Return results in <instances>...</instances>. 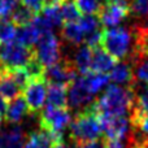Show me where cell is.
Listing matches in <instances>:
<instances>
[{
	"label": "cell",
	"instance_id": "1",
	"mask_svg": "<svg viewBox=\"0 0 148 148\" xmlns=\"http://www.w3.org/2000/svg\"><path fill=\"white\" fill-rule=\"evenodd\" d=\"M99 116H123L133 113L135 107L134 86L109 84L104 94L92 103Z\"/></svg>",
	"mask_w": 148,
	"mask_h": 148
},
{
	"label": "cell",
	"instance_id": "2",
	"mask_svg": "<svg viewBox=\"0 0 148 148\" xmlns=\"http://www.w3.org/2000/svg\"><path fill=\"white\" fill-rule=\"evenodd\" d=\"M103 134V126L99 114L94 109L92 104L87 108L82 109L74 120L70 122V133L69 136L73 143L82 144L87 142L96 140Z\"/></svg>",
	"mask_w": 148,
	"mask_h": 148
},
{
	"label": "cell",
	"instance_id": "3",
	"mask_svg": "<svg viewBox=\"0 0 148 148\" xmlns=\"http://www.w3.org/2000/svg\"><path fill=\"white\" fill-rule=\"evenodd\" d=\"M133 44L134 35L129 29L116 26L103 30L100 46L116 60H125L129 55H131Z\"/></svg>",
	"mask_w": 148,
	"mask_h": 148
},
{
	"label": "cell",
	"instance_id": "4",
	"mask_svg": "<svg viewBox=\"0 0 148 148\" xmlns=\"http://www.w3.org/2000/svg\"><path fill=\"white\" fill-rule=\"evenodd\" d=\"M34 56H35V49L22 46L16 40L0 44V62L4 69L23 68Z\"/></svg>",
	"mask_w": 148,
	"mask_h": 148
},
{
	"label": "cell",
	"instance_id": "5",
	"mask_svg": "<svg viewBox=\"0 0 148 148\" xmlns=\"http://www.w3.org/2000/svg\"><path fill=\"white\" fill-rule=\"evenodd\" d=\"M70 122H72V116L69 108H55L48 104L42 108L39 125L43 130L62 136V133L70 125Z\"/></svg>",
	"mask_w": 148,
	"mask_h": 148
},
{
	"label": "cell",
	"instance_id": "6",
	"mask_svg": "<svg viewBox=\"0 0 148 148\" xmlns=\"http://www.w3.org/2000/svg\"><path fill=\"white\" fill-rule=\"evenodd\" d=\"M35 56L46 69L57 64L61 60V46L57 36L52 31L40 35L36 43Z\"/></svg>",
	"mask_w": 148,
	"mask_h": 148
},
{
	"label": "cell",
	"instance_id": "7",
	"mask_svg": "<svg viewBox=\"0 0 148 148\" xmlns=\"http://www.w3.org/2000/svg\"><path fill=\"white\" fill-rule=\"evenodd\" d=\"M47 88H48V83L46 78L30 79L27 84L23 87V99L27 104L29 112L36 113L42 110L47 99Z\"/></svg>",
	"mask_w": 148,
	"mask_h": 148
},
{
	"label": "cell",
	"instance_id": "8",
	"mask_svg": "<svg viewBox=\"0 0 148 148\" xmlns=\"http://www.w3.org/2000/svg\"><path fill=\"white\" fill-rule=\"evenodd\" d=\"M130 13L129 0H112L103 5L97 16H99L101 25L108 26V27H116Z\"/></svg>",
	"mask_w": 148,
	"mask_h": 148
},
{
	"label": "cell",
	"instance_id": "9",
	"mask_svg": "<svg viewBox=\"0 0 148 148\" xmlns=\"http://www.w3.org/2000/svg\"><path fill=\"white\" fill-rule=\"evenodd\" d=\"M95 95L88 90L83 77H77L68 86V105L74 109H84L95 101Z\"/></svg>",
	"mask_w": 148,
	"mask_h": 148
},
{
	"label": "cell",
	"instance_id": "10",
	"mask_svg": "<svg viewBox=\"0 0 148 148\" xmlns=\"http://www.w3.org/2000/svg\"><path fill=\"white\" fill-rule=\"evenodd\" d=\"M103 126V133L107 140L126 139L130 134L131 122L123 116H99Z\"/></svg>",
	"mask_w": 148,
	"mask_h": 148
},
{
	"label": "cell",
	"instance_id": "11",
	"mask_svg": "<svg viewBox=\"0 0 148 148\" xmlns=\"http://www.w3.org/2000/svg\"><path fill=\"white\" fill-rule=\"evenodd\" d=\"M75 66L70 60H60L57 64L52 65L51 68L46 70V78L47 83H55V84H65L69 86L70 83L77 78Z\"/></svg>",
	"mask_w": 148,
	"mask_h": 148
},
{
	"label": "cell",
	"instance_id": "12",
	"mask_svg": "<svg viewBox=\"0 0 148 148\" xmlns=\"http://www.w3.org/2000/svg\"><path fill=\"white\" fill-rule=\"evenodd\" d=\"M60 142H62V136L42 129L39 131H33L29 134L23 148H52Z\"/></svg>",
	"mask_w": 148,
	"mask_h": 148
},
{
	"label": "cell",
	"instance_id": "13",
	"mask_svg": "<svg viewBox=\"0 0 148 148\" xmlns=\"http://www.w3.org/2000/svg\"><path fill=\"white\" fill-rule=\"evenodd\" d=\"M116 65V59L110 56L101 46L92 48V62H91V72L105 73L108 74Z\"/></svg>",
	"mask_w": 148,
	"mask_h": 148
},
{
	"label": "cell",
	"instance_id": "14",
	"mask_svg": "<svg viewBox=\"0 0 148 148\" xmlns=\"http://www.w3.org/2000/svg\"><path fill=\"white\" fill-rule=\"evenodd\" d=\"M109 78L114 84H120V86H134L135 84L134 69L130 62L116 64L110 70Z\"/></svg>",
	"mask_w": 148,
	"mask_h": 148
},
{
	"label": "cell",
	"instance_id": "15",
	"mask_svg": "<svg viewBox=\"0 0 148 148\" xmlns=\"http://www.w3.org/2000/svg\"><path fill=\"white\" fill-rule=\"evenodd\" d=\"M25 139L22 127L13 125L7 130L0 131V148H23Z\"/></svg>",
	"mask_w": 148,
	"mask_h": 148
},
{
	"label": "cell",
	"instance_id": "16",
	"mask_svg": "<svg viewBox=\"0 0 148 148\" xmlns=\"http://www.w3.org/2000/svg\"><path fill=\"white\" fill-rule=\"evenodd\" d=\"M70 61L73 62L77 72L81 75L91 72L92 48L90 46H87L86 43L82 44V46H78V48L75 49V52L73 55V59H70Z\"/></svg>",
	"mask_w": 148,
	"mask_h": 148
},
{
	"label": "cell",
	"instance_id": "17",
	"mask_svg": "<svg viewBox=\"0 0 148 148\" xmlns=\"http://www.w3.org/2000/svg\"><path fill=\"white\" fill-rule=\"evenodd\" d=\"M27 112H29V108L23 96H17L16 99L9 101L4 117L9 123L17 125V123H20L23 120V117L27 114Z\"/></svg>",
	"mask_w": 148,
	"mask_h": 148
},
{
	"label": "cell",
	"instance_id": "18",
	"mask_svg": "<svg viewBox=\"0 0 148 148\" xmlns=\"http://www.w3.org/2000/svg\"><path fill=\"white\" fill-rule=\"evenodd\" d=\"M47 104L55 108H68V86L48 83Z\"/></svg>",
	"mask_w": 148,
	"mask_h": 148
},
{
	"label": "cell",
	"instance_id": "19",
	"mask_svg": "<svg viewBox=\"0 0 148 148\" xmlns=\"http://www.w3.org/2000/svg\"><path fill=\"white\" fill-rule=\"evenodd\" d=\"M40 31L33 25V23H29L25 26H20L17 27V33H16V42H18L20 44L26 47H33L36 46L39 38H40Z\"/></svg>",
	"mask_w": 148,
	"mask_h": 148
},
{
	"label": "cell",
	"instance_id": "20",
	"mask_svg": "<svg viewBox=\"0 0 148 148\" xmlns=\"http://www.w3.org/2000/svg\"><path fill=\"white\" fill-rule=\"evenodd\" d=\"M21 90L22 88L13 81V78L4 69V72L0 74V94L5 97L7 101H10L17 96H20Z\"/></svg>",
	"mask_w": 148,
	"mask_h": 148
},
{
	"label": "cell",
	"instance_id": "21",
	"mask_svg": "<svg viewBox=\"0 0 148 148\" xmlns=\"http://www.w3.org/2000/svg\"><path fill=\"white\" fill-rule=\"evenodd\" d=\"M61 35L64 40H66L70 44H74V46H79L82 42H84V33L78 21L64 23Z\"/></svg>",
	"mask_w": 148,
	"mask_h": 148
},
{
	"label": "cell",
	"instance_id": "22",
	"mask_svg": "<svg viewBox=\"0 0 148 148\" xmlns=\"http://www.w3.org/2000/svg\"><path fill=\"white\" fill-rule=\"evenodd\" d=\"M83 79L86 82L88 90L94 95L99 94L105 86H108L110 78L105 73H96V72H88L87 74H83Z\"/></svg>",
	"mask_w": 148,
	"mask_h": 148
},
{
	"label": "cell",
	"instance_id": "23",
	"mask_svg": "<svg viewBox=\"0 0 148 148\" xmlns=\"http://www.w3.org/2000/svg\"><path fill=\"white\" fill-rule=\"evenodd\" d=\"M36 13L33 12L30 8L25 7L22 4H17V7L13 9L12 14H10V21L14 23L17 27L20 26H25L31 23V21L34 20Z\"/></svg>",
	"mask_w": 148,
	"mask_h": 148
},
{
	"label": "cell",
	"instance_id": "24",
	"mask_svg": "<svg viewBox=\"0 0 148 148\" xmlns=\"http://www.w3.org/2000/svg\"><path fill=\"white\" fill-rule=\"evenodd\" d=\"M39 13L52 27H57L64 23L61 16V5H47V7H43V9Z\"/></svg>",
	"mask_w": 148,
	"mask_h": 148
},
{
	"label": "cell",
	"instance_id": "25",
	"mask_svg": "<svg viewBox=\"0 0 148 148\" xmlns=\"http://www.w3.org/2000/svg\"><path fill=\"white\" fill-rule=\"evenodd\" d=\"M61 16L64 23H68L78 21L82 17V13L75 5L74 0H64L61 4Z\"/></svg>",
	"mask_w": 148,
	"mask_h": 148
},
{
	"label": "cell",
	"instance_id": "26",
	"mask_svg": "<svg viewBox=\"0 0 148 148\" xmlns=\"http://www.w3.org/2000/svg\"><path fill=\"white\" fill-rule=\"evenodd\" d=\"M131 66L134 68L135 79L144 84H148V55L131 61Z\"/></svg>",
	"mask_w": 148,
	"mask_h": 148
},
{
	"label": "cell",
	"instance_id": "27",
	"mask_svg": "<svg viewBox=\"0 0 148 148\" xmlns=\"http://www.w3.org/2000/svg\"><path fill=\"white\" fill-rule=\"evenodd\" d=\"M17 26L10 20H1L0 21V44L10 43L16 39Z\"/></svg>",
	"mask_w": 148,
	"mask_h": 148
},
{
	"label": "cell",
	"instance_id": "28",
	"mask_svg": "<svg viewBox=\"0 0 148 148\" xmlns=\"http://www.w3.org/2000/svg\"><path fill=\"white\" fill-rule=\"evenodd\" d=\"M134 90H135V107L133 110L148 114V84H146V87L140 91H138L134 84Z\"/></svg>",
	"mask_w": 148,
	"mask_h": 148
},
{
	"label": "cell",
	"instance_id": "29",
	"mask_svg": "<svg viewBox=\"0 0 148 148\" xmlns=\"http://www.w3.org/2000/svg\"><path fill=\"white\" fill-rule=\"evenodd\" d=\"M130 12L136 17L148 16V0H129Z\"/></svg>",
	"mask_w": 148,
	"mask_h": 148
},
{
	"label": "cell",
	"instance_id": "30",
	"mask_svg": "<svg viewBox=\"0 0 148 148\" xmlns=\"http://www.w3.org/2000/svg\"><path fill=\"white\" fill-rule=\"evenodd\" d=\"M18 0H0V18L5 20V18L10 17L13 9L17 7Z\"/></svg>",
	"mask_w": 148,
	"mask_h": 148
},
{
	"label": "cell",
	"instance_id": "31",
	"mask_svg": "<svg viewBox=\"0 0 148 148\" xmlns=\"http://www.w3.org/2000/svg\"><path fill=\"white\" fill-rule=\"evenodd\" d=\"M20 3L22 5H25V7L30 8L35 13H39L43 9V1L42 0H20Z\"/></svg>",
	"mask_w": 148,
	"mask_h": 148
},
{
	"label": "cell",
	"instance_id": "32",
	"mask_svg": "<svg viewBox=\"0 0 148 148\" xmlns=\"http://www.w3.org/2000/svg\"><path fill=\"white\" fill-rule=\"evenodd\" d=\"M75 148H107V139H96L92 142H87V143L77 144Z\"/></svg>",
	"mask_w": 148,
	"mask_h": 148
},
{
	"label": "cell",
	"instance_id": "33",
	"mask_svg": "<svg viewBox=\"0 0 148 148\" xmlns=\"http://www.w3.org/2000/svg\"><path fill=\"white\" fill-rule=\"evenodd\" d=\"M107 148H129L126 139H116V140H107Z\"/></svg>",
	"mask_w": 148,
	"mask_h": 148
},
{
	"label": "cell",
	"instance_id": "34",
	"mask_svg": "<svg viewBox=\"0 0 148 148\" xmlns=\"http://www.w3.org/2000/svg\"><path fill=\"white\" fill-rule=\"evenodd\" d=\"M7 108H8V101L5 100V97L0 94V116H1V117H4L5 116Z\"/></svg>",
	"mask_w": 148,
	"mask_h": 148
},
{
	"label": "cell",
	"instance_id": "35",
	"mask_svg": "<svg viewBox=\"0 0 148 148\" xmlns=\"http://www.w3.org/2000/svg\"><path fill=\"white\" fill-rule=\"evenodd\" d=\"M43 1V7L47 5H61L64 0H42Z\"/></svg>",
	"mask_w": 148,
	"mask_h": 148
},
{
	"label": "cell",
	"instance_id": "36",
	"mask_svg": "<svg viewBox=\"0 0 148 148\" xmlns=\"http://www.w3.org/2000/svg\"><path fill=\"white\" fill-rule=\"evenodd\" d=\"M130 148H148V144H146V143H135L134 146H131Z\"/></svg>",
	"mask_w": 148,
	"mask_h": 148
},
{
	"label": "cell",
	"instance_id": "37",
	"mask_svg": "<svg viewBox=\"0 0 148 148\" xmlns=\"http://www.w3.org/2000/svg\"><path fill=\"white\" fill-rule=\"evenodd\" d=\"M52 148H65V146H64V143L62 142H60V143H56Z\"/></svg>",
	"mask_w": 148,
	"mask_h": 148
},
{
	"label": "cell",
	"instance_id": "38",
	"mask_svg": "<svg viewBox=\"0 0 148 148\" xmlns=\"http://www.w3.org/2000/svg\"><path fill=\"white\" fill-rule=\"evenodd\" d=\"M1 126H3V117L0 116V130H1Z\"/></svg>",
	"mask_w": 148,
	"mask_h": 148
},
{
	"label": "cell",
	"instance_id": "39",
	"mask_svg": "<svg viewBox=\"0 0 148 148\" xmlns=\"http://www.w3.org/2000/svg\"><path fill=\"white\" fill-rule=\"evenodd\" d=\"M144 26H146V27H147V30H148V20H147V25H144Z\"/></svg>",
	"mask_w": 148,
	"mask_h": 148
}]
</instances>
